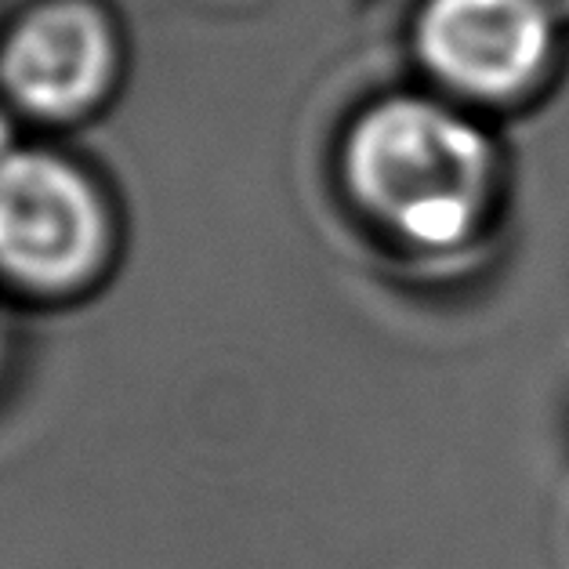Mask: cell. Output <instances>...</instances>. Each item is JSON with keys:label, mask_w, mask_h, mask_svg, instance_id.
<instances>
[{"label": "cell", "mask_w": 569, "mask_h": 569, "mask_svg": "<svg viewBox=\"0 0 569 569\" xmlns=\"http://www.w3.org/2000/svg\"><path fill=\"white\" fill-rule=\"evenodd\" d=\"M501 178L490 128L439 91L378 94L338 142V182L356 218L413 258L468 251L493 226Z\"/></svg>", "instance_id": "cell-1"}, {"label": "cell", "mask_w": 569, "mask_h": 569, "mask_svg": "<svg viewBox=\"0 0 569 569\" xmlns=\"http://www.w3.org/2000/svg\"><path fill=\"white\" fill-rule=\"evenodd\" d=\"M109 254V203L80 163L30 146L0 152V283L69 298L99 280Z\"/></svg>", "instance_id": "cell-2"}, {"label": "cell", "mask_w": 569, "mask_h": 569, "mask_svg": "<svg viewBox=\"0 0 569 569\" xmlns=\"http://www.w3.org/2000/svg\"><path fill=\"white\" fill-rule=\"evenodd\" d=\"M562 26L559 0H418L410 51L432 91L468 109H501L551 77Z\"/></svg>", "instance_id": "cell-3"}, {"label": "cell", "mask_w": 569, "mask_h": 569, "mask_svg": "<svg viewBox=\"0 0 569 569\" xmlns=\"http://www.w3.org/2000/svg\"><path fill=\"white\" fill-rule=\"evenodd\" d=\"M120 77V40L91 0H44L0 40V99L16 117L77 123L102 109Z\"/></svg>", "instance_id": "cell-4"}]
</instances>
